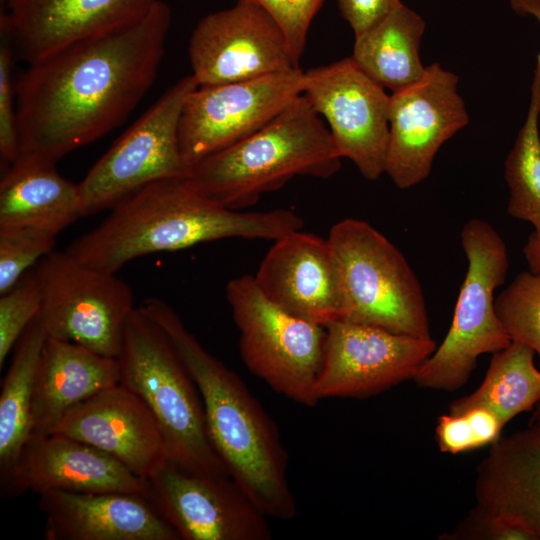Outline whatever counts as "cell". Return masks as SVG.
<instances>
[{
    "mask_svg": "<svg viewBox=\"0 0 540 540\" xmlns=\"http://www.w3.org/2000/svg\"><path fill=\"white\" fill-rule=\"evenodd\" d=\"M426 24L403 3L355 36V64L392 92L417 81L424 73L419 48Z\"/></svg>",
    "mask_w": 540,
    "mask_h": 540,
    "instance_id": "obj_25",
    "label": "cell"
},
{
    "mask_svg": "<svg viewBox=\"0 0 540 540\" xmlns=\"http://www.w3.org/2000/svg\"><path fill=\"white\" fill-rule=\"evenodd\" d=\"M304 97L322 115L341 158L368 180L385 173L390 95L352 60L304 72Z\"/></svg>",
    "mask_w": 540,
    "mask_h": 540,
    "instance_id": "obj_12",
    "label": "cell"
},
{
    "mask_svg": "<svg viewBox=\"0 0 540 540\" xmlns=\"http://www.w3.org/2000/svg\"><path fill=\"white\" fill-rule=\"evenodd\" d=\"M341 166L329 130L304 95L261 129L187 170L189 186L240 211L296 176L326 179Z\"/></svg>",
    "mask_w": 540,
    "mask_h": 540,
    "instance_id": "obj_4",
    "label": "cell"
},
{
    "mask_svg": "<svg viewBox=\"0 0 540 540\" xmlns=\"http://www.w3.org/2000/svg\"><path fill=\"white\" fill-rule=\"evenodd\" d=\"M38 505L46 540H181L143 495L49 490Z\"/></svg>",
    "mask_w": 540,
    "mask_h": 540,
    "instance_id": "obj_21",
    "label": "cell"
},
{
    "mask_svg": "<svg viewBox=\"0 0 540 540\" xmlns=\"http://www.w3.org/2000/svg\"><path fill=\"white\" fill-rule=\"evenodd\" d=\"M42 291L40 318L48 337L117 358L136 307L130 286L116 276L52 251L33 268Z\"/></svg>",
    "mask_w": 540,
    "mask_h": 540,
    "instance_id": "obj_9",
    "label": "cell"
},
{
    "mask_svg": "<svg viewBox=\"0 0 540 540\" xmlns=\"http://www.w3.org/2000/svg\"><path fill=\"white\" fill-rule=\"evenodd\" d=\"M2 497L27 491L123 492L148 498L149 483L104 451L74 438L30 434L9 472L0 478Z\"/></svg>",
    "mask_w": 540,
    "mask_h": 540,
    "instance_id": "obj_17",
    "label": "cell"
},
{
    "mask_svg": "<svg viewBox=\"0 0 540 540\" xmlns=\"http://www.w3.org/2000/svg\"><path fill=\"white\" fill-rule=\"evenodd\" d=\"M458 81L433 63L417 81L391 93L385 173L398 188L423 181L440 147L468 124Z\"/></svg>",
    "mask_w": 540,
    "mask_h": 540,
    "instance_id": "obj_13",
    "label": "cell"
},
{
    "mask_svg": "<svg viewBox=\"0 0 540 540\" xmlns=\"http://www.w3.org/2000/svg\"><path fill=\"white\" fill-rule=\"evenodd\" d=\"M56 236L39 227H0V295L53 251Z\"/></svg>",
    "mask_w": 540,
    "mask_h": 540,
    "instance_id": "obj_30",
    "label": "cell"
},
{
    "mask_svg": "<svg viewBox=\"0 0 540 540\" xmlns=\"http://www.w3.org/2000/svg\"><path fill=\"white\" fill-rule=\"evenodd\" d=\"M198 86L192 74L178 80L93 165L77 184L82 216L110 210L152 182L185 177L179 120Z\"/></svg>",
    "mask_w": 540,
    "mask_h": 540,
    "instance_id": "obj_10",
    "label": "cell"
},
{
    "mask_svg": "<svg viewBox=\"0 0 540 540\" xmlns=\"http://www.w3.org/2000/svg\"><path fill=\"white\" fill-rule=\"evenodd\" d=\"M529 425H540V402L534 408Z\"/></svg>",
    "mask_w": 540,
    "mask_h": 540,
    "instance_id": "obj_39",
    "label": "cell"
},
{
    "mask_svg": "<svg viewBox=\"0 0 540 540\" xmlns=\"http://www.w3.org/2000/svg\"><path fill=\"white\" fill-rule=\"evenodd\" d=\"M439 540H537L524 528L511 524L475 505L451 531Z\"/></svg>",
    "mask_w": 540,
    "mask_h": 540,
    "instance_id": "obj_35",
    "label": "cell"
},
{
    "mask_svg": "<svg viewBox=\"0 0 540 540\" xmlns=\"http://www.w3.org/2000/svg\"><path fill=\"white\" fill-rule=\"evenodd\" d=\"M171 22L157 0L127 27L28 64L16 81L20 153L57 162L118 127L153 85Z\"/></svg>",
    "mask_w": 540,
    "mask_h": 540,
    "instance_id": "obj_1",
    "label": "cell"
},
{
    "mask_svg": "<svg viewBox=\"0 0 540 540\" xmlns=\"http://www.w3.org/2000/svg\"><path fill=\"white\" fill-rule=\"evenodd\" d=\"M530 347L511 342L494 353L481 385L471 394L453 401L448 413L474 408L490 411L506 425L517 415L540 402V370Z\"/></svg>",
    "mask_w": 540,
    "mask_h": 540,
    "instance_id": "obj_26",
    "label": "cell"
},
{
    "mask_svg": "<svg viewBox=\"0 0 540 540\" xmlns=\"http://www.w3.org/2000/svg\"><path fill=\"white\" fill-rule=\"evenodd\" d=\"M511 8L519 15H529L540 23V0H508ZM535 70L540 75V52Z\"/></svg>",
    "mask_w": 540,
    "mask_h": 540,
    "instance_id": "obj_37",
    "label": "cell"
},
{
    "mask_svg": "<svg viewBox=\"0 0 540 540\" xmlns=\"http://www.w3.org/2000/svg\"><path fill=\"white\" fill-rule=\"evenodd\" d=\"M120 382L147 405L168 460L191 472L228 474L210 440L199 391L163 329L140 307L130 316L117 357Z\"/></svg>",
    "mask_w": 540,
    "mask_h": 540,
    "instance_id": "obj_5",
    "label": "cell"
},
{
    "mask_svg": "<svg viewBox=\"0 0 540 540\" xmlns=\"http://www.w3.org/2000/svg\"><path fill=\"white\" fill-rule=\"evenodd\" d=\"M0 47V156L5 169L20 154L16 103V82L13 81V51L7 36Z\"/></svg>",
    "mask_w": 540,
    "mask_h": 540,
    "instance_id": "obj_34",
    "label": "cell"
},
{
    "mask_svg": "<svg viewBox=\"0 0 540 540\" xmlns=\"http://www.w3.org/2000/svg\"><path fill=\"white\" fill-rule=\"evenodd\" d=\"M540 75L534 70L526 119L505 161L507 212L529 222L540 236Z\"/></svg>",
    "mask_w": 540,
    "mask_h": 540,
    "instance_id": "obj_28",
    "label": "cell"
},
{
    "mask_svg": "<svg viewBox=\"0 0 540 540\" xmlns=\"http://www.w3.org/2000/svg\"><path fill=\"white\" fill-rule=\"evenodd\" d=\"M494 305L511 341L530 347L540 360V274L530 270L518 274Z\"/></svg>",
    "mask_w": 540,
    "mask_h": 540,
    "instance_id": "obj_29",
    "label": "cell"
},
{
    "mask_svg": "<svg viewBox=\"0 0 540 540\" xmlns=\"http://www.w3.org/2000/svg\"><path fill=\"white\" fill-rule=\"evenodd\" d=\"M148 499L181 540H270L265 516L227 474L184 470L169 460Z\"/></svg>",
    "mask_w": 540,
    "mask_h": 540,
    "instance_id": "obj_15",
    "label": "cell"
},
{
    "mask_svg": "<svg viewBox=\"0 0 540 540\" xmlns=\"http://www.w3.org/2000/svg\"><path fill=\"white\" fill-rule=\"evenodd\" d=\"M157 0H2L1 32L28 64L127 27Z\"/></svg>",
    "mask_w": 540,
    "mask_h": 540,
    "instance_id": "obj_18",
    "label": "cell"
},
{
    "mask_svg": "<svg viewBox=\"0 0 540 540\" xmlns=\"http://www.w3.org/2000/svg\"><path fill=\"white\" fill-rule=\"evenodd\" d=\"M300 67L243 81L199 85L179 120V147L187 170L255 133L303 93Z\"/></svg>",
    "mask_w": 540,
    "mask_h": 540,
    "instance_id": "obj_11",
    "label": "cell"
},
{
    "mask_svg": "<svg viewBox=\"0 0 540 540\" xmlns=\"http://www.w3.org/2000/svg\"><path fill=\"white\" fill-rule=\"evenodd\" d=\"M342 17L357 36L402 4L401 0H336Z\"/></svg>",
    "mask_w": 540,
    "mask_h": 540,
    "instance_id": "obj_36",
    "label": "cell"
},
{
    "mask_svg": "<svg viewBox=\"0 0 540 540\" xmlns=\"http://www.w3.org/2000/svg\"><path fill=\"white\" fill-rule=\"evenodd\" d=\"M437 348L431 338L336 320L326 325L317 396L366 398L414 378Z\"/></svg>",
    "mask_w": 540,
    "mask_h": 540,
    "instance_id": "obj_14",
    "label": "cell"
},
{
    "mask_svg": "<svg viewBox=\"0 0 540 540\" xmlns=\"http://www.w3.org/2000/svg\"><path fill=\"white\" fill-rule=\"evenodd\" d=\"M504 426L497 416L482 408L447 413L438 418L436 441L441 452L458 454L491 445Z\"/></svg>",
    "mask_w": 540,
    "mask_h": 540,
    "instance_id": "obj_31",
    "label": "cell"
},
{
    "mask_svg": "<svg viewBox=\"0 0 540 540\" xmlns=\"http://www.w3.org/2000/svg\"><path fill=\"white\" fill-rule=\"evenodd\" d=\"M119 382L117 358L47 336L34 384L31 434H50L70 409Z\"/></svg>",
    "mask_w": 540,
    "mask_h": 540,
    "instance_id": "obj_23",
    "label": "cell"
},
{
    "mask_svg": "<svg viewBox=\"0 0 540 540\" xmlns=\"http://www.w3.org/2000/svg\"><path fill=\"white\" fill-rule=\"evenodd\" d=\"M264 9L282 29L296 67L304 52L308 31L325 0H237Z\"/></svg>",
    "mask_w": 540,
    "mask_h": 540,
    "instance_id": "obj_33",
    "label": "cell"
},
{
    "mask_svg": "<svg viewBox=\"0 0 540 540\" xmlns=\"http://www.w3.org/2000/svg\"><path fill=\"white\" fill-rule=\"evenodd\" d=\"M80 217L78 185L58 173L55 161L20 153L5 169L0 227H39L58 235Z\"/></svg>",
    "mask_w": 540,
    "mask_h": 540,
    "instance_id": "obj_24",
    "label": "cell"
},
{
    "mask_svg": "<svg viewBox=\"0 0 540 540\" xmlns=\"http://www.w3.org/2000/svg\"><path fill=\"white\" fill-rule=\"evenodd\" d=\"M43 291L34 270L0 295V368L29 324L40 314Z\"/></svg>",
    "mask_w": 540,
    "mask_h": 540,
    "instance_id": "obj_32",
    "label": "cell"
},
{
    "mask_svg": "<svg viewBox=\"0 0 540 540\" xmlns=\"http://www.w3.org/2000/svg\"><path fill=\"white\" fill-rule=\"evenodd\" d=\"M140 308L166 333L202 399L208 434L229 476L268 518L291 520L297 504L277 425L238 374L209 353L158 298Z\"/></svg>",
    "mask_w": 540,
    "mask_h": 540,
    "instance_id": "obj_2",
    "label": "cell"
},
{
    "mask_svg": "<svg viewBox=\"0 0 540 540\" xmlns=\"http://www.w3.org/2000/svg\"><path fill=\"white\" fill-rule=\"evenodd\" d=\"M47 338L40 315L26 328L14 354L0 394V478L16 461L31 434V407L41 352Z\"/></svg>",
    "mask_w": 540,
    "mask_h": 540,
    "instance_id": "obj_27",
    "label": "cell"
},
{
    "mask_svg": "<svg viewBox=\"0 0 540 540\" xmlns=\"http://www.w3.org/2000/svg\"><path fill=\"white\" fill-rule=\"evenodd\" d=\"M342 294V320L431 338L421 284L401 251L368 222L346 218L330 229Z\"/></svg>",
    "mask_w": 540,
    "mask_h": 540,
    "instance_id": "obj_6",
    "label": "cell"
},
{
    "mask_svg": "<svg viewBox=\"0 0 540 540\" xmlns=\"http://www.w3.org/2000/svg\"><path fill=\"white\" fill-rule=\"evenodd\" d=\"M468 268L450 328L414 376L422 388L455 391L466 384L479 356L496 353L512 342L495 311L494 291L508 271L507 247L495 228L482 219L461 230Z\"/></svg>",
    "mask_w": 540,
    "mask_h": 540,
    "instance_id": "obj_7",
    "label": "cell"
},
{
    "mask_svg": "<svg viewBox=\"0 0 540 540\" xmlns=\"http://www.w3.org/2000/svg\"><path fill=\"white\" fill-rule=\"evenodd\" d=\"M51 433L94 446L147 481L168 461L164 437L153 414L121 383L74 406Z\"/></svg>",
    "mask_w": 540,
    "mask_h": 540,
    "instance_id": "obj_19",
    "label": "cell"
},
{
    "mask_svg": "<svg viewBox=\"0 0 540 540\" xmlns=\"http://www.w3.org/2000/svg\"><path fill=\"white\" fill-rule=\"evenodd\" d=\"M275 305L326 326L342 318V294L327 239L302 229L274 241L254 276Z\"/></svg>",
    "mask_w": 540,
    "mask_h": 540,
    "instance_id": "obj_20",
    "label": "cell"
},
{
    "mask_svg": "<svg viewBox=\"0 0 540 540\" xmlns=\"http://www.w3.org/2000/svg\"><path fill=\"white\" fill-rule=\"evenodd\" d=\"M226 299L239 330V350L248 370L276 393L300 405L320 401L326 326L295 316L272 303L254 276L226 285Z\"/></svg>",
    "mask_w": 540,
    "mask_h": 540,
    "instance_id": "obj_8",
    "label": "cell"
},
{
    "mask_svg": "<svg viewBox=\"0 0 540 540\" xmlns=\"http://www.w3.org/2000/svg\"><path fill=\"white\" fill-rule=\"evenodd\" d=\"M303 227V219L292 210H231L196 192L184 177H173L121 200L66 251L82 263L116 273L145 255L227 238L275 241Z\"/></svg>",
    "mask_w": 540,
    "mask_h": 540,
    "instance_id": "obj_3",
    "label": "cell"
},
{
    "mask_svg": "<svg viewBox=\"0 0 540 540\" xmlns=\"http://www.w3.org/2000/svg\"><path fill=\"white\" fill-rule=\"evenodd\" d=\"M476 505L540 540V425L500 436L478 463Z\"/></svg>",
    "mask_w": 540,
    "mask_h": 540,
    "instance_id": "obj_22",
    "label": "cell"
},
{
    "mask_svg": "<svg viewBox=\"0 0 540 540\" xmlns=\"http://www.w3.org/2000/svg\"><path fill=\"white\" fill-rule=\"evenodd\" d=\"M523 251L530 271L540 274V236L532 233Z\"/></svg>",
    "mask_w": 540,
    "mask_h": 540,
    "instance_id": "obj_38",
    "label": "cell"
},
{
    "mask_svg": "<svg viewBox=\"0 0 540 540\" xmlns=\"http://www.w3.org/2000/svg\"><path fill=\"white\" fill-rule=\"evenodd\" d=\"M188 55L199 85L296 68L280 26L261 7L244 2L203 17L189 39Z\"/></svg>",
    "mask_w": 540,
    "mask_h": 540,
    "instance_id": "obj_16",
    "label": "cell"
}]
</instances>
